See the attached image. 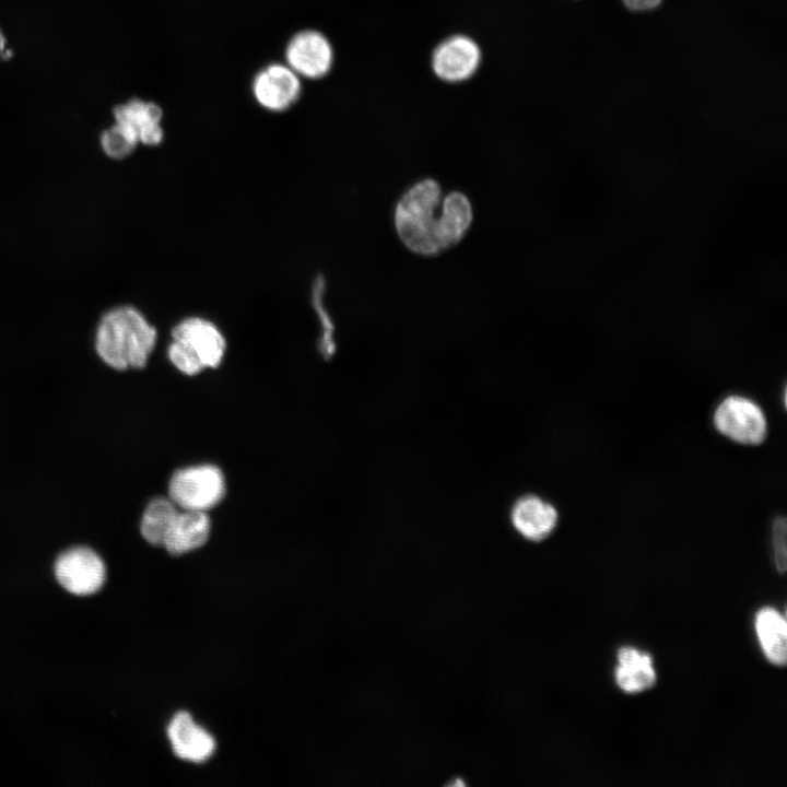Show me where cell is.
<instances>
[{"label":"cell","instance_id":"10","mask_svg":"<svg viewBox=\"0 0 787 787\" xmlns=\"http://www.w3.org/2000/svg\"><path fill=\"white\" fill-rule=\"evenodd\" d=\"M559 521L555 507L537 495L518 498L510 510V522L525 540L541 542L554 531Z\"/></svg>","mask_w":787,"mask_h":787},{"label":"cell","instance_id":"21","mask_svg":"<svg viewBox=\"0 0 787 787\" xmlns=\"http://www.w3.org/2000/svg\"><path fill=\"white\" fill-rule=\"evenodd\" d=\"M624 5L631 11H648L656 9L662 0H622Z\"/></svg>","mask_w":787,"mask_h":787},{"label":"cell","instance_id":"1","mask_svg":"<svg viewBox=\"0 0 787 787\" xmlns=\"http://www.w3.org/2000/svg\"><path fill=\"white\" fill-rule=\"evenodd\" d=\"M393 218L397 234L408 249L433 256L463 238L473 213L463 193L451 191L444 195L436 180L425 178L400 197Z\"/></svg>","mask_w":787,"mask_h":787},{"label":"cell","instance_id":"6","mask_svg":"<svg viewBox=\"0 0 787 787\" xmlns=\"http://www.w3.org/2000/svg\"><path fill=\"white\" fill-rule=\"evenodd\" d=\"M284 57L286 64L307 79L324 78L332 68L333 49L329 39L315 30L297 32L289 40Z\"/></svg>","mask_w":787,"mask_h":787},{"label":"cell","instance_id":"4","mask_svg":"<svg viewBox=\"0 0 787 787\" xmlns=\"http://www.w3.org/2000/svg\"><path fill=\"white\" fill-rule=\"evenodd\" d=\"M715 428L742 445H760L767 435V421L762 408L753 400L730 395L714 411Z\"/></svg>","mask_w":787,"mask_h":787},{"label":"cell","instance_id":"3","mask_svg":"<svg viewBox=\"0 0 787 787\" xmlns=\"http://www.w3.org/2000/svg\"><path fill=\"white\" fill-rule=\"evenodd\" d=\"M225 494L222 471L212 465L177 470L169 480L168 497L180 509L207 512L216 506Z\"/></svg>","mask_w":787,"mask_h":787},{"label":"cell","instance_id":"14","mask_svg":"<svg viewBox=\"0 0 787 787\" xmlns=\"http://www.w3.org/2000/svg\"><path fill=\"white\" fill-rule=\"evenodd\" d=\"M615 682L625 693H639L655 685L657 676L650 655L633 647H622L618 651Z\"/></svg>","mask_w":787,"mask_h":787},{"label":"cell","instance_id":"2","mask_svg":"<svg viewBox=\"0 0 787 787\" xmlns=\"http://www.w3.org/2000/svg\"><path fill=\"white\" fill-rule=\"evenodd\" d=\"M157 331L132 305L108 309L98 320L94 348L98 359L116 371L143 368L155 348Z\"/></svg>","mask_w":787,"mask_h":787},{"label":"cell","instance_id":"12","mask_svg":"<svg viewBox=\"0 0 787 787\" xmlns=\"http://www.w3.org/2000/svg\"><path fill=\"white\" fill-rule=\"evenodd\" d=\"M207 512L178 508L165 530L161 547L172 555H180L202 547L210 536Z\"/></svg>","mask_w":787,"mask_h":787},{"label":"cell","instance_id":"7","mask_svg":"<svg viewBox=\"0 0 787 787\" xmlns=\"http://www.w3.org/2000/svg\"><path fill=\"white\" fill-rule=\"evenodd\" d=\"M481 60V49L471 37L453 35L436 46L432 54L431 66L438 79L448 83H459L477 72Z\"/></svg>","mask_w":787,"mask_h":787},{"label":"cell","instance_id":"20","mask_svg":"<svg viewBox=\"0 0 787 787\" xmlns=\"http://www.w3.org/2000/svg\"><path fill=\"white\" fill-rule=\"evenodd\" d=\"M786 529V518L784 516H778L773 522L772 541L774 562L779 573H785L787 567Z\"/></svg>","mask_w":787,"mask_h":787},{"label":"cell","instance_id":"19","mask_svg":"<svg viewBox=\"0 0 787 787\" xmlns=\"http://www.w3.org/2000/svg\"><path fill=\"white\" fill-rule=\"evenodd\" d=\"M167 354L173 365L186 375L193 376L204 369L201 362L189 349L177 340H172Z\"/></svg>","mask_w":787,"mask_h":787},{"label":"cell","instance_id":"11","mask_svg":"<svg viewBox=\"0 0 787 787\" xmlns=\"http://www.w3.org/2000/svg\"><path fill=\"white\" fill-rule=\"evenodd\" d=\"M167 736L175 755L184 761L202 763L215 751L213 737L186 712H179L173 717Z\"/></svg>","mask_w":787,"mask_h":787},{"label":"cell","instance_id":"13","mask_svg":"<svg viewBox=\"0 0 787 787\" xmlns=\"http://www.w3.org/2000/svg\"><path fill=\"white\" fill-rule=\"evenodd\" d=\"M114 118L115 122L132 131L143 145L155 146L164 139L163 110L153 102L130 99L114 108Z\"/></svg>","mask_w":787,"mask_h":787},{"label":"cell","instance_id":"5","mask_svg":"<svg viewBox=\"0 0 787 787\" xmlns=\"http://www.w3.org/2000/svg\"><path fill=\"white\" fill-rule=\"evenodd\" d=\"M54 571L60 586L77 596L95 594L106 580L103 559L83 545L63 551L56 560Z\"/></svg>","mask_w":787,"mask_h":787},{"label":"cell","instance_id":"15","mask_svg":"<svg viewBox=\"0 0 787 787\" xmlns=\"http://www.w3.org/2000/svg\"><path fill=\"white\" fill-rule=\"evenodd\" d=\"M755 632L761 648L773 665L784 667L787 660V625L783 614L765 607L755 615Z\"/></svg>","mask_w":787,"mask_h":787},{"label":"cell","instance_id":"9","mask_svg":"<svg viewBox=\"0 0 787 787\" xmlns=\"http://www.w3.org/2000/svg\"><path fill=\"white\" fill-rule=\"evenodd\" d=\"M172 338L186 345L204 368L218 367L226 350V341L220 329L198 316L179 321L172 330Z\"/></svg>","mask_w":787,"mask_h":787},{"label":"cell","instance_id":"18","mask_svg":"<svg viewBox=\"0 0 787 787\" xmlns=\"http://www.w3.org/2000/svg\"><path fill=\"white\" fill-rule=\"evenodd\" d=\"M324 292H325V279L321 277H318L314 283L313 286V306L316 309L321 326L324 328L322 338L320 341V351L326 357H329L334 352V342L332 339L333 334V325L331 324V320L328 316V313L326 312V308L324 307Z\"/></svg>","mask_w":787,"mask_h":787},{"label":"cell","instance_id":"8","mask_svg":"<svg viewBox=\"0 0 787 787\" xmlns=\"http://www.w3.org/2000/svg\"><path fill=\"white\" fill-rule=\"evenodd\" d=\"M251 89L262 108L281 113L297 102L302 84L299 75L287 64L271 63L257 72Z\"/></svg>","mask_w":787,"mask_h":787},{"label":"cell","instance_id":"16","mask_svg":"<svg viewBox=\"0 0 787 787\" xmlns=\"http://www.w3.org/2000/svg\"><path fill=\"white\" fill-rule=\"evenodd\" d=\"M169 497H155L145 507L140 521V532L152 545L161 547L162 540L174 514L178 510Z\"/></svg>","mask_w":787,"mask_h":787},{"label":"cell","instance_id":"17","mask_svg":"<svg viewBox=\"0 0 787 787\" xmlns=\"http://www.w3.org/2000/svg\"><path fill=\"white\" fill-rule=\"evenodd\" d=\"M103 152L113 160H122L131 155L139 141L127 127L115 122L104 130L99 139Z\"/></svg>","mask_w":787,"mask_h":787}]
</instances>
